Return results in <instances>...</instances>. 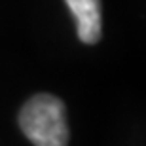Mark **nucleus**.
<instances>
[{
  "mask_svg": "<svg viewBox=\"0 0 146 146\" xmlns=\"http://www.w3.org/2000/svg\"><path fill=\"white\" fill-rule=\"evenodd\" d=\"M76 19L78 38L84 44H97L101 40V2L99 0H66Z\"/></svg>",
  "mask_w": 146,
  "mask_h": 146,
  "instance_id": "obj_2",
  "label": "nucleus"
},
{
  "mask_svg": "<svg viewBox=\"0 0 146 146\" xmlns=\"http://www.w3.org/2000/svg\"><path fill=\"white\" fill-rule=\"evenodd\" d=\"M19 125L34 146H66L68 127L63 101L42 93L29 99L19 114Z\"/></svg>",
  "mask_w": 146,
  "mask_h": 146,
  "instance_id": "obj_1",
  "label": "nucleus"
}]
</instances>
